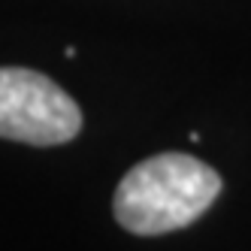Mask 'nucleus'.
Masks as SVG:
<instances>
[{
    "label": "nucleus",
    "mask_w": 251,
    "mask_h": 251,
    "mask_svg": "<svg viewBox=\"0 0 251 251\" xmlns=\"http://www.w3.org/2000/svg\"><path fill=\"white\" fill-rule=\"evenodd\" d=\"M82 127L76 100L49 76L0 67V136L25 146H64Z\"/></svg>",
    "instance_id": "nucleus-2"
},
{
    "label": "nucleus",
    "mask_w": 251,
    "mask_h": 251,
    "mask_svg": "<svg viewBox=\"0 0 251 251\" xmlns=\"http://www.w3.org/2000/svg\"><path fill=\"white\" fill-rule=\"evenodd\" d=\"M221 194V176L182 151H164L136 164L121 178L112 212L115 221L139 236L194 224Z\"/></svg>",
    "instance_id": "nucleus-1"
}]
</instances>
